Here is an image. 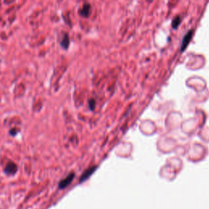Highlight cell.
Listing matches in <instances>:
<instances>
[{"instance_id":"1","label":"cell","mask_w":209,"mask_h":209,"mask_svg":"<svg viewBox=\"0 0 209 209\" xmlns=\"http://www.w3.org/2000/svg\"><path fill=\"white\" fill-rule=\"evenodd\" d=\"M75 176V174L74 173H70L65 178H64L63 180H61L59 182V185H58V187L60 190H63V189H65L66 187H68L71 184V182L73 181L74 178Z\"/></svg>"},{"instance_id":"2","label":"cell","mask_w":209,"mask_h":209,"mask_svg":"<svg viewBox=\"0 0 209 209\" xmlns=\"http://www.w3.org/2000/svg\"><path fill=\"white\" fill-rule=\"evenodd\" d=\"M192 36H193V30H189L182 39V42L180 44V52H183L186 49V47L191 41Z\"/></svg>"},{"instance_id":"3","label":"cell","mask_w":209,"mask_h":209,"mask_svg":"<svg viewBox=\"0 0 209 209\" xmlns=\"http://www.w3.org/2000/svg\"><path fill=\"white\" fill-rule=\"evenodd\" d=\"M97 168V166H93V167H89V168H87V170H85L84 172V173L82 174V176H80V179H79V182L82 183L84 182V181H85L86 180H87L90 176H91L93 173H94V172L96 171V169Z\"/></svg>"},{"instance_id":"4","label":"cell","mask_w":209,"mask_h":209,"mask_svg":"<svg viewBox=\"0 0 209 209\" xmlns=\"http://www.w3.org/2000/svg\"><path fill=\"white\" fill-rule=\"evenodd\" d=\"M4 172L6 174L8 175H13L17 172V166L16 163H14L12 162L8 163V164L6 165L5 168H4Z\"/></svg>"},{"instance_id":"5","label":"cell","mask_w":209,"mask_h":209,"mask_svg":"<svg viewBox=\"0 0 209 209\" xmlns=\"http://www.w3.org/2000/svg\"><path fill=\"white\" fill-rule=\"evenodd\" d=\"M90 10H91V6L87 4V3H86V4H84L83 8L80 11V15L84 16V17H87L90 14Z\"/></svg>"},{"instance_id":"6","label":"cell","mask_w":209,"mask_h":209,"mask_svg":"<svg viewBox=\"0 0 209 209\" xmlns=\"http://www.w3.org/2000/svg\"><path fill=\"white\" fill-rule=\"evenodd\" d=\"M60 44H61V46H62L64 48H67V47H68L69 44H70V39H69V37L67 34H65V35H64V38H63L62 41L60 43Z\"/></svg>"},{"instance_id":"7","label":"cell","mask_w":209,"mask_h":209,"mask_svg":"<svg viewBox=\"0 0 209 209\" xmlns=\"http://www.w3.org/2000/svg\"><path fill=\"white\" fill-rule=\"evenodd\" d=\"M180 17L179 16H176L175 18L173 19V24H172V26H173V29H177L178 26L180 25Z\"/></svg>"},{"instance_id":"8","label":"cell","mask_w":209,"mask_h":209,"mask_svg":"<svg viewBox=\"0 0 209 209\" xmlns=\"http://www.w3.org/2000/svg\"><path fill=\"white\" fill-rule=\"evenodd\" d=\"M94 101H93V100H90V101H89V105H90V109H91V110H93V109H94Z\"/></svg>"}]
</instances>
